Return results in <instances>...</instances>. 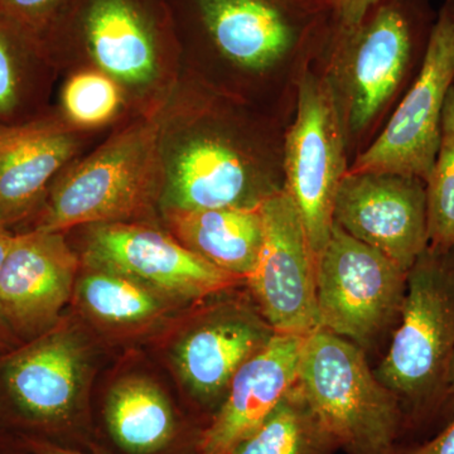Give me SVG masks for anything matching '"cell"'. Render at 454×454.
Listing matches in <instances>:
<instances>
[{
    "label": "cell",
    "mask_w": 454,
    "mask_h": 454,
    "mask_svg": "<svg viewBox=\"0 0 454 454\" xmlns=\"http://www.w3.org/2000/svg\"><path fill=\"white\" fill-rule=\"evenodd\" d=\"M82 260L133 278L186 309L245 283L139 221L88 226Z\"/></svg>",
    "instance_id": "cell-10"
},
{
    "label": "cell",
    "mask_w": 454,
    "mask_h": 454,
    "mask_svg": "<svg viewBox=\"0 0 454 454\" xmlns=\"http://www.w3.org/2000/svg\"><path fill=\"white\" fill-rule=\"evenodd\" d=\"M304 339L276 333L238 370L197 454H229L267 419L298 380Z\"/></svg>",
    "instance_id": "cell-16"
},
{
    "label": "cell",
    "mask_w": 454,
    "mask_h": 454,
    "mask_svg": "<svg viewBox=\"0 0 454 454\" xmlns=\"http://www.w3.org/2000/svg\"><path fill=\"white\" fill-rule=\"evenodd\" d=\"M454 85L452 3L439 11L422 65L387 127L358 154L349 173H395L426 184L441 143L447 95Z\"/></svg>",
    "instance_id": "cell-8"
},
{
    "label": "cell",
    "mask_w": 454,
    "mask_h": 454,
    "mask_svg": "<svg viewBox=\"0 0 454 454\" xmlns=\"http://www.w3.org/2000/svg\"><path fill=\"white\" fill-rule=\"evenodd\" d=\"M298 387L346 454H393L404 427L402 403L366 354L325 328L304 339Z\"/></svg>",
    "instance_id": "cell-4"
},
{
    "label": "cell",
    "mask_w": 454,
    "mask_h": 454,
    "mask_svg": "<svg viewBox=\"0 0 454 454\" xmlns=\"http://www.w3.org/2000/svg\"><path fill=\"white\" fill-rule=\"evenodd\" d=\"M125 95L121 83L104 71L82 68L62 88L61 118L79 131L98 129L121 115Z\"/></svg>",
    "instance_id": "cell-23"
},
{
    "label": "cell",
    "mask_w": 454,
    "mask_h": 454,
    "mask_svg": "<svg viewBox=\"0 0 454 454\" xmlns=\"http://www.w3.org/2000/svg\"><path fill=\"white\" fill-rule=\"evenodd\" d=\"M447 387L448 396H450V399H454V351L452 358H450V369H448Z\"/></svg>",
    "instance_id": "cell-32"
},
{
    "label": "cell",
    "mask_w": 454,
    "mask_h": 454,
    "mask_svg": "<svg viewBox=\"0 0 454 454\" xmlns=\"http://www.w3.org/2000/svg\"><path fill=\"white\" fill-rule=\"evenodd\" d=\"M80 268L64 232L35 227L14 235L0 270V310L18 340L35 339L62 318Z\"/></svg>",
    "instance_id": "cell-14"
},
{
    "label": "cell",
    "mask_w": 454,
    "mask_h": 454,
    "mask_svg": "<svg viewBox=\"0 0 454 454\" xmlns=\"http://www.w3.org/2000/svg\"><path fill=\"white\" fill-rule=\"evenodd\" d=\"M164 106H154L88 157L66 167L50 188L35 229L65 234L76 226L128 223L160 206Z\"/></svg>",
    "instance_id": "cell-2"
},
{
    "label": "cell",
    "mask_w": 454,
    "mask_h": 454,
    "mask_svg": "<svg viewBox=\"0 0 454 454\" xmlns=\"http://www.w3.org/2000/svg\"><path fill=\"white\" fill-rule=\"evenodd\" d=\"M426 192L429 247H454V85L447 95L441 143Z\"/></svg>",
    "instance_id": "cell-25"
},
{
    "label": "cell",
    "mask_w": 454,
    "mask_h": 454,
    "mask_svg": "<svg viewBox=\"0 0 454 454\" xmlns=\"http://www.w3.org/2000/svg\"><path fill=\"white\" fill-rule=\"evenodd\" d=\"M202 20L227 61L250 73L282 64L297 35L291 20L270 0H197Z\"/></svg>",
    "instance_id": "cell-19"
},
{
    "label": "cell",
    "mask_w": 454,
    "mask_h": 454,
    "mask_svg": "<svg viewBox=\"0 0 454 454\" xmlns=\"http://www.w3.org/2000/svg\"><path fill=\"white\" fill-rule=\"evenodd\" d=\"M343 35L357 28L367 14L385 0H330Z\"/></svg>",
    "instance_id": "cell-27"
},
{
    "label": "cell",
    "mask_w": 454,
    "mask_h": 454,
    "mask_svg": "<svg viewBox=\"0 0 454 454\" xmlns=\"http://www.w3.org/2000/svg\"><path fill=\"white\" fill-rule=\"evenodd\" d=\"M264 240L247 278L254 303L277 333L309 336L321 328L317 258L300 211L286 190L260 206Z\"/></svg>",
    "instance_id": "cell-12"
},
{
    "label": "cell",
    "mask_w": 454,
    "mask_h": 454,
    "mask_svg": "<svg viewBox=\"0 0 454 454\" xmlns=\"http://www.w3.org/2000/svg\"><path fill=\"white\" fill-rule=\"evenodd\" d=\"M418 3L385 0L373 8L348 42L343 59L346 130L365 131L376 121L414 68L422 65L430 31Z\"/></svg>",
    "instance_id": "cell-7"
},
{
    "label": "cell",
    "mask_w": 454,
    "mask_h": 454,
    "mask_svg": "<svg viewBox=\"0 0 454 454\" xmlns=\"http://www.w3.org/2000/svg\"><path fill=\"white\" fill-rule=\"evenodd\" d=\"M450 3H452V12H453V17H454V0H450Z\"/></svg>",
    "instance_id": "cell-33"
},
{
    "label": "cell",
    "mask_w": 454,
    "mask_h": 454,
    "mask_svg": "<svg viewBox=\"0 0 454 454\" xmlns=\"http://www.w3.org/2000/svg\"><path fill=\"white\" fill-rule=\"evenodd\" d=\"M234 122L164 106L160 211L258 208L284 190L274 160Z\"/></svg>",
    "instance_id": "cell-1"
},
{
    "label": "cell",
    "mask_w": 454,
    "mask_h": 454,
    "mask_svg": "<svg viewBox=\"0 0 454 454\" xmlns=\"http://www.w3.org/2000/svg\"><path fill=\"white\" fill-rule=\"evenodd\" d=\"M64 0H0V17L33 38L46 28Z\"/></svg>",
    "instance_id": "cell-26"
},
{
    "label": "cell",
    "mask_w": 454,
    "mask_h": 454,
    "mask_svg": "<svg viewBox=\"0 0 454 454\" xmlns=\"http://www.w3.org/2000/svg\"><path fill=\"white\" fill-rule=\"evenodd\" d=\"M393 454H454V418L429 441L409 448L396 447Z\"/></svg>",
    "instance_id": "cell-28"
},
{
    "label": "cell",
    "mask_w": 454,
    "mask_h": 454,
    "mask_svg": "<svg viewBox=\"0 0 454 454\" xmlns=\"http://www.w3.org/2000/svg\"><path fill=\"white\" fill-rule=\"evenodd\" d=\"M408 271L333 223L317 256L319 325L367 352L391 340L402 317Z\"/></svg>",
    "instance_id": "cell-5"
},
{
    "label": "cell",
    "mask_w": 454,
    "mask_h": 454,
    "mask_svg": "<svg viewBox=\"0 0 454 454\" xmlns=\"http://www.w3.org/2000/svg\"><path fill=\"white\" fill-rule=\"evenodd\" d=\"M106 422L113 441L129 454H154L177 433V417L162 387L142 375H128L110 387Z\"/></svg>",
    "instance_id": "cell-21"
},
{
    "label": "cell",
    "mask_w": 454,
    "mask_h": 454,
    "mask_svg": "<svg viewBox=\"0 0 454 454\" xmlns=\"http://www.w3.org/2000/svg\"><path fill=\"white\" fill-rule=\"evenodd\" d=\"M37 40L0 17V124L23 121L35 90Z\"/></svg>",
    "instance_id": "cell-24"
},
{
    "label": "cell",
    "mask_w": 454,
    "mask_h": 454,
    "mask_svg": "<svg viewBox=\"0 0 454 454\" xmlns=\"http://www.w3.org/2000/svg\"><path fill=\"white\" fill-rule=\"evenodd\" d=\"M91 345L74 317L11 349L0 361V381L18 411L46 428L70 426L85 405Z\"/></svg>",
    "instance_id": "cell-9"
},
{
    "label": "cell",
    "mask_w": 454,
    "mask_h": 454,
    "mask_svg": "<svg viewBox=\"0 0 454 454\" xmlns=\"http://www.w3.org/2000/svg\"><path fill=\"white\" fill-rule=\"evenodd\" d=\"M454 351V247H428L409 269L399 325L376 376L402 403L405 422L447 404Z\"/></svg>",
    "instance_id": "cell-3"
},
{
    "label": "cell",
    "mask_w": 454,
    "mask_h": 454,
    "mask_svg": "<svg viewBox=\"0 0 454 454\" xmlns=\"http://www.w3.org/2000/svg\"><path fill=\"white\" fill-rule=\"evenodd\" d=\"M71 303L89 327L118 340L162 331L188 309L133 278L82 260Z\"/></svg>",
    "instance_id": "cell-17"
},
{
    "label": "cell",
    "mask_w": 454,
    "mask_h": 454,
    "mask_svg": "<svg viewBox=\"0 0 454 454\" xmlns=\"http://www.w3.org/2000/svg\"><path fill=\"white\" fill-rule=\"evenodd\" d=\"M333 223L409 271L429 247L422 179L395 173H346L333 205Z\"/></svg>",
    "instance_id": "cell-13"
},
{
    "label": "cell",
    "mask_w": 454,
    "mask_h": 454,
    "mask_svg": "<svg viewBox=\"0 0 454 454\" xmlns=\"http://www.w3.org/2000/svg\"><path fill=\"white\" fill-rule=\"evenodd\" d=\"M170 234L214 267L247 283L258 262L264 223L258 208L163 211Z\"/></svg>",
    "instance_id": "cell-20"
},
{
    "label": "cell",
    "mask_w": 454,
    "mask_h": 454,
    "mask_svg": "<svg viewBox=\"0 0 454 454\" xmlns=\"http://www.w3.org/2000/svg\"><path fill=\"white\" fill-rule=\"evenodd\" d=\"M80 131L62 118L0 124V223L38 214L53 181L79 153Z\"/></svg>",
    "instance_id": "cell-15"
},
{
    "label": "cell",
    "mask_w": 454,
    "mask_h": 454,
    "mask_svg": "<svg viewBox=\"0 0 454 454\" xmlns=\"http://www.w3.org/2000/svg\"><path fill=\"white\" fill-rule=\"evenodd\" d=\"M85 42L95 67L125 91L145 95L160 82L157 41L131 0H94L85 17Z\"/></svg>",
    "instance_id": "cell-18"
},
{
    "label": "cell",
    "mask_w": 454,
    "mask_h": 454,
    "mask_svg": "<svg viewBox=\"0 0 454 454\" xmlns=\"http://www.w3.org/2000/svg\"><path fill=\"white\" fill-rule=\"evenodd\" d=\"M14 234L9 231V227L0 223V270H2L4 260L7 258L9 249L13 243Z\"/></svg>",
    "instance_id": "cell-31"
},
{
    "label": "cell",
    "mask_w": 454,
    "mask_h": 454,
    "mask_svg": "<svg viewBox=\"0 0 454 454\" xmlns=\"http://www.w3.org/2000/svg\"><path fill=\"white\" fill-rule=\"evenodd\" d=\"M27 444H28L29 450L35 454H85L70 450V448L57 446L55 443L42 441V439H29Z\"/></svg>",
    "instance_id": "cell-29"
},
{
    "label": "cell",
    "mask_w": 454,
    "mask_h": 454,
    "mask_svg": "<svg viewBox=\"0 0 454 454\" xmlns=\"http://www.w3.org/2000/svg\"><path fill=\"white\" fill-rule=\"evenodd\" d=\"M333 82L307 71L283 146L284 190L297 206L316 258L333 226L334 197L348 173L345 124Z\"/></svg>",
    "instance_id": "cell-6"
},
{
    "label": "cell",
    "mask_w": 454,
    "mask_h": 454,
    "mask_svg": "<svg viewBox=\"0 0 454 454\" xmlns=\"http://www.w3.org/2000/svg\"><path fill=\"white\" fill-rule=\"evenodd\" d=\"M337 450L336 439L295 382L267 419L229 454H334Z\"/></svg>",
    "instance_id": "cell-22"
},
{
    "label": "cell",
    "mask_w": 454,
    "mask_h": 454,
    "mask_svg": "<svg viewBox=\"0 0 454 454\" xmlns=\"http://www.w3.org/2000/svg\"><path fill=\"white\" fill-rule=\"evenodd\" d=\"M179 324L170 364L190 396L215 411L238 370L277 333L255 303L240 298L203 304Z\"/></svg>",
    "instance_id": "cell-11"
},
{
    "label": "cell",
    "mask_w": 454,
    "mask_h": 454,
    "mask_svg": "<svg viewBox=\"0 0 454 454\" xmlns=\"http://www.w3.org/2000/svg\"><path fill=\"white\" fill-rule=\"evenodd\" d=\"M18 340V337L14 334L11 325H9L7 319L3 316L0 310V351L3 349H13L14 343Z\"/></svg>",
    "instance_id": "cell-30"
}]
</instances>
